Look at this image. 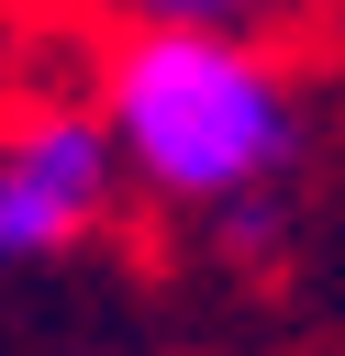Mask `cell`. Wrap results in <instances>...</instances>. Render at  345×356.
I'll return each mask as SVG.
<instances>
[{"mask_svg": "<svg viewBox=\"0 0 345 356\" xmlns=\"http://www.w3.org/2000/svg\"><path fill=\"white\" fill-rule=\"evenodd\" d=\"M111 211V134L89 111H33L0 145V256H56Z\"/></svg>", "mask_w": 345, "mask_h": 356, "instance_id": "2", "label": "cell"}, {"mask_svg": "<svg viewBox=\"0 0 345 356\" xmlns=\"http://www.w3.org/2000/svg\"><path fill=\"white\" fill-rule=\"evenodd\" d=\"M134 22H223V33H245V22H267L278 0H122Z\"/></svg>", "mask_w": 345, "mask_h": 356, "instance_id": "3", "label": "cell"}, {"mask_svg": "<svg viewBox=\"0 0 345 356\" xmlns=\"http://www.w3.org/2000/svg\"><path fill=\"white\" fill-rule=\"evenodd\" d=\"M156 189L178 200H234V189H278L300 156V100L289 78L223 33V22H145L111 56V122H100Z\"/></svg>", "mask_w": 345, "mask_h": 356, "instance_id": "1", "label": "cell"}]
</instances>
